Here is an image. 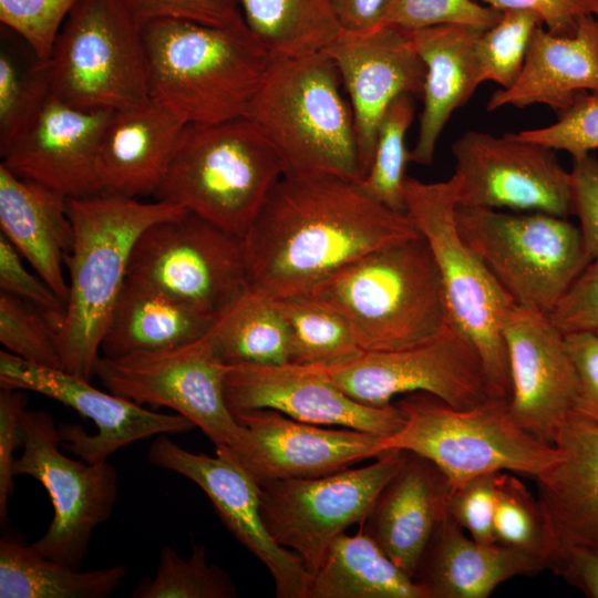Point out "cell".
Instances as JSON below:
<instances>
[{"instance_id":"cell-2","label":"cell","mask_w":598,"mask_h":598,"mask_svg":"<svg viewBox=\"0 0 598 598\" xmlns=\"http://www.w3.org/2000/svg\"><path fill=\"white\" fill-rule=\"evenodd\" d=\"M68 212L74 239L65 257L69 293L58 346L63 370L90 381L137 238L154 223L187 209L97 194L68 198Z\"/></svg>"},{"instance_id":"cell-10","label":"cell","mask_w":598,"mask_h":598,"mask_svg":"<svg viewBox=\"0 0 598 598\" xmlns=\"http://www.w3.org/2000/svg\"><path fill=\"white\" fill-rule=\"evenodd\" d=\"M143 22L127 0H79L50 56L51 94L85 110H117L150 97Z\"/></svg>"},{"instance_id":"cell-39","label":"cell","mask_w":598,"mask_h":598,"mask_svg":"<svg viewBox=\"0 0 598 598\" xmlns=\"http://www.w3.org/2000/svg\"><path fill=\"white\" fill-rule=\"evenodd\" d=\"M414 105L411 95L396 97L385 111L377 133L373 158L360 188L375 202L392 210L405 213L404 182L410 152L405 134L412 123Z\"/></svg>"},{"instance_id":"cell-5","label":"cell","mask_w":598,"mask_h":598,"mask_svg":"<svg viewBox=\"0 0 598 598\" xmlns=\"http://www.w3.org/2000/svg\"><path fill=\"white\" fill-rule=\"evenodd\" d=\"M308 295L347 320L362 351L413 346L448 321L440 272L422 236L355 259Z\"/></svg>"},{"instance_id":"cell-47","label":"cell","mask_w":598,"mask_h":598,"mask_svg":"<svg viewBox=\"0 0 598 598\" xmlns=\"http://www.w3.org/2000/svg\"><path fill=\"white\" fill-rule=\"evenodd\" d=\"M142 21L179 19L198 23L230 27L245 22L239 0H127Z\"/></svg>"},{"instance_id":"cell-26","label":"cell","mask_w":598,"mask_h":598,"mask_svg":"<svg viewBox=\"0 0 598 598\" xmlns=\"http://www.w3.org/2000/svg\"><path fill=\"white\" fill-rule=\"evenodd\" d=\"M452 486L431 461L406 452L399 472L361 526L414 579L421 558L446 514Z\"/></svg>"},{"instance_id":"cell-1","label":"cell","mask_w":598,"mask_h":598,"mask_svg":"<svg viewBox=\"0 0 598 598\" xmlns=\"http://www.w3.org/2000/svg\"><path fill=\"white\" fill-rule=\"evenodd\" d=\"M406 215L331 175H282L243 237L248 287L270 299L308 295L355 259L419 237Z\"/></svg>"},{"instance_id":"cell-35","label":"cell","mask_w":598,"mask_h":598,"mask_svg":"<svg viewBox=\"0 0 598 598\" xmlns=\"http://www.w3.org/2000/svg\"><path fill=\"white\" fill-rule=\"evenodd\" d=\"M243 18L270 56L324 50L341 33L329 0H239Z\"/></svg>"},{"instance_id":"cell-36","label":"cell","mask_w":598,"mask_h":598,"mask_svg":"<svg viewBox=\"0 0 598 598\" xmlns=\"http://www.w3.org/2000/svg\"><path fill=\"white\" fill-rule=\"evenodd\" d=\"M51 95L50 61L4 28L0 44V155L22 135Z\"/></svg>"},{"instance_id":"cell-37","label":"cell","mask_w":598,"mask_h":598,"mask_svg":"<svg viewBox=\"0 0 598 598\" xmlns=\"http://www.w3.org/2000/svg\"><path fill=\"white\" fill-rule=\"evenodd\" d=\"M275 301L289 332V362L326 365L362 352L347 320L311 295Z\"/></svg>"},{"instance_id":"cell-7","label":"cell","mask_w":598,"mask_h":598,"mask_svg":"<svg viewBox=\"0 0 598 598\" xmlns=\"http://www.w3.org/2000/svg\"><path fill=\"white\" fill-rule=\"evenodd\" d=\"M404 416L400 431L384 437L381 453L399 450L435 464L452 488L484 474L515 472L534 478L558 457L513 419L509 401L491 398L473 408H454L426 392L394 402Z\"/></svg>"},{"instance_id":"cell-28","label":"cell","mask_w":598,"mask_h":598,"mask_svg":"<svg viewBox=\"0 0 598 598\" xmlns=\"http://www.w3.org/2000/svg\"><path fill=\"white\" fill-rule=\"evenodd\" d=\"M485 28L442 24L410 32L415 51L426 68L417 141L410 161L433 162L436 142L453 112L467 103L483 83L476 41Z\"/></svg>"},{"instance_id":"cell-51","label":"cell","mask_w":598,"mask_h":598,"mask_svg":"<svg viewBox=\"0 0 598 598\" xmlns=\"http://www.w3.org/2000/svg\"><path fill=\"white\" fill-rule=\"evenodd\" d=\"M573 214L579 220L588 255L598 259V159L590 154L573 158Z\"/></svg>"},{"instance_id":"cell-45","label":"cell","mask_w":598,"mask_h":598,"mask_svg":"<svg viewBox=\"0 0 598 598\" xmlns=\"http://www.w3.org/2000/svg\"><path fill=\"white\" fill-rule=\"evenodd\" d=\"M79 0H0L1 24L21 37L43 60Z\"/></svg>"},{"instance_id":"cell-12","label":"cell","mask_w":598,"mask_h":598,"mask_svg":"<svg viewBox=\"0 0 598 598\" xmlns=\"http://www.w3.org/2000/svg\"><path fill=\"white\" fill-rule=\"evenodd\" d=\"M405 456L404 451L389 450L362 467L259 485L268 532L277 544L299 555L312 575L337 536L365 523Z\"/></svg>"},{"instance_id":"cell-13","label":"cell","mask_w":598,"mask_h":598,"mask_svg":"<svg viewBox=\"0 0 598 598\" xmlns=\"http://www.w3.org/2000/svg\"><path fill=\"white\" fill-rule=\"evenodd\" d=\"M21 425L22 453L14 460V475H29L42 484L54 514L31 546L47 558L80 569L93 532L112 516L117 471L107 461L89 463L63 454L59 426L45 411L25 409Z\"/></svg>"},{"instance_id":"cell-50","label":"cell","mask_w":598,"mask_h":598,"mask_svg":"<svg viewBox=\"0 0 598 598\" xmlns=\"http://www.w3.org/2000/svg\"><path fill=\"white\" fill-rule=\"evenodd\" d=\"M22 390H0V518L8 517V501L14 489V452L22 444V414L27 409Z\"/></svg>"},{"instance_id":"cell-4","label":"cell","mask_w":598,"mask_h":598,"mask_svg":"<svg viewBox=\"0 0 598 598\" xmlns=\"http://www.w3.org/2000/svg\"><path fill=\"white\" fill-rule=\"evenodd\" d=\"M341 83L324 51L270 56L245 116L272 145L283 175L360 181L354 118Z\"/></svg>"},{"instance_id":"cell-9","label":"cell","mask_w":598,"mask_h":598,"mask_svg":"<svg viewBox=\"0 0 598 598\" xmlns=\"http://www.w3.org/2000/svg\"><path fill=\"white\" fill-rule=\"evenodd\" d=\"M461 237L519 307L548 315L591 261L579 226L546 213L457 206Z\"/></svg>"},{"instance_id":"cell-43","label":"cell","mask_w":598,"mask_h":598,"mask_svg":"<svg viewBox=\"0 0 598 598\" xmlns=\"http://www.w3.org/2000/svg\"><path fill=\"white\" fill-rule=\"evenodd\" d=\"M502 13L474 0H388L377 28L412 32L442 24H470L486 29Z\"/></svg>"},{"instance_id":"cell-25","label":"cell","mask_w":598,"mask_h":598,"mask_svg":"<svg viewBox=\"0 0 598 598\" xmlns=\"http://www.w3.org/2000/svg\"><path fill=\"white\" fill-rule=\"evenodd\" d=\"M553 445L558 457L534 480L560 555L568 549L598 553V424L574 411Z\"/></svg>"},{"instance_id":"cell-6","label":"cell","mask_w":598,"mask_h":598,"mask_svg":"<svg viewBox=\"0 0 598 598\" xmlns=\"http://www.w3.org/2000/svg\"><path fill=\"white\" fill-rule=\"evenodd\" d=\"M282 175L276 151L250 118L186 124L154 197L243 238Z\"/></svg>"},{"instance_id":"cell-8","label":"cell","mask_w":598,"mask_h":598,"mask_svg":"<svg viewBox=\"0 0 598 598\" xmlns=\"http://www.w3.org/2000/svg\"><path fill=\"white\" fill-rule=\"evenodd\" d=\"M404 203L437 266L448 322L478 351L491 395L509 401L503 330L517 305L458 233L455 177L436 183L406 177Z\"/></svg>"},{"instance_id":"cell-18","label":"cell","mask_w":598,"mask_h":598,"mask_svg":"<svg viewBox=\"0 0 598 598\" xmlns=\"http://www.w3.org/2000/svg\"><path fill=\"white\" fill-rule=\"evenodd\" d=\"M215 455L190 452L167 434L157 435L147 451L154 466L175 472L197 484L218 517L271 574L276 597L308 598L311 574L296 553L280 546L268 532L260 512V487L228 447Z\"/></svg>"},{"instance_id":"cell-20","label":"cell","mask_w":598,"mask_h":598,"mask_svg":"<svg viewBox=\"0 0 598 598\" xmlns=\"http://www.w3.org/2000/svg\"><path fill=\"white\" fill-rule=\"evenodd\" d=\"M224 389L233 414L271 409L297 421L354 429L383 439L404 424L394 403L382 408L359 403L316 364L229 365Z\"/></svg>"},{"instance_id":"cell-16","label":"cell","mask_w":598,"mask_h":598,"mask_svg":"<svg viewBox=\"0 0 598 598\" xmlns=\"http://www.w3.org/2000/svg\"><path fill=\"white\" fill-rule=\"evenodd\" d=\"M457 206L573 214L571 176L554 150L470 131L452 145Z\"/></svg>"},{"instance_id":"cell-46","label":"cell","mask_w":598,"mask_h":598,"mask_svg":"<svg viewBox=\"0 0 598 598\" xmlns=\"http://www.w3.org/2000/svg\"><path fill=\"white\" fill-rule=\"evenodd\" d=\"M498 473V472H497ZM497 473L473 477L452 488L446 511L470 536L483 544H494L493 523L496 506Z\"/></svg>"},{"instance_id":"cell-31","label":"cell","mask_w":598,"mask_h":598,"mask_svg":"<svg viewBox=\"0 0 598 598\" xmlns=\"http://www.w3.org/2000/svg\"><path fill=\"white\" fill-rule=\"evenodd\" d=\"M214 320L158 288L126 278L101 351L115 358L183 347L206 336Z\"/></svg>"},{"instance_id":"cell-14","label":"cell","mask_w":598,"mask_h":598,"mask_svg":"<svg viewBox=\"0 0 598 598\" xmlns=\"http://www.w3.org/2000/svg\"><path fill=\"white\" fill-rule=\"evenodd\" d=\"M316 365L347 395L370 406H386L395 396L413 392L430 393L458 409L493 398L478 351L448 321L437 333L413 346L362 351Z\"/></svg>"},{"instance_id":"cell-29","label":"cell","mask_w":598,"mask_h":598,"mask_svg":"<svg viewBox=\"0 0 598 598\" xmlns=\"http://www.w3.org/2000/svg\"><path fill=\"white\" fill-rule=\"evenodd\" d=\"M0 226L1 234L65 305L69 283L63 264L74 239L68 198L0 164Z\"/></svg>"},{"instance_id":"cell-40","label":"cell","mask_w":598,"mask_h":598,"mask_svg":"<svg viewBox=\"0 0 598 598\" xmlns=\"http://www.w3.org/2000/svg\"><path fill=\"white\" fill-rule=\"evenodd\" d=\"M237 588L228 573L209 564L204 545H194L185 559L164 546L159 551L156 574L143 578L130 598H235Z\"/></svg>"},{"instance_id":"cell-23","label":"cell","mask_w":598,"mask_h":598,"mask_svg":"<svg viewBox=\"0 0 598 598\" xmlns=\"http://www.w3.org/2000/svg\"><path fill=\"white\" fill-rule=\"evenodd\" d=\"M113 111L80 109L51 94L1 164L66 198L97 195L99 151Z\"/></svg>"},{"instance_id":"cell-52","label":"cell","mask_w":598,"mask_h":598,"mask_svg":"<svg viewBox=\"0 0 598 598\" xmlns=\"http://www.w3.org/2000/svg\"><path fill=\"white\" fill-rule=\"evenodd\" d=\"M497 10H525L538 14L547 30L571 34L586 16L598 17V0H474Z\"/></svg>"},{"instance_id":"cell-22","label":"cell","mask_w":598,"mask_h":598,"mask_svg":"<svg viewBox=\"0 0 598 598\" xmlns=\"http://www.w3.org/2000/svg\"><path fill=\"white\" fill-rule=\"evenodd\" d=\"M322 51L336 63L350 95L361 181L370 168L385 111L403 94L422 96L426 68L410 32L392 27L365 33L341 31Z\"/></svg>"},{"instance_id":"cell-21","label":"cell","mask_w":598,"mask_h":598,"mask_svg":"<svg viewBox=\"0 0 598 598\" xmlns=\"http://www.w3.org/2000/svg\"><path fill=\"white\" fill-rule=\"evenodd\" d=\"M234 415L243 436L238 446L229 450L258 485L329 475L381 454L383 437L368 432L324 429L271 409Z\"/></svg>"},{"instance_id":"cell-15","label":"cell","mask_w":598,"mask_h":598,"mask_svg":"<svg viewBox=\"0 0 598 598\" xmlns=\"http://www.w3.org/2000/svg\"><path fill=\"white\" fill-rule=\"evenodd\" d=\"M228 368L204 336L168 350L115 358L100 355L94 374L116 395L142 405L165 406L187 417L215 448L235 450L243 427L225 398Z\"/></svg>"},{"instance_id":"cell-41","label":"cell","mask_w":598,"mask_h":598,"mask_svg":"<svg viewBox=\"0 0 598 598\" xmlns=\"http://www.w3.org/2000/svg\"><path fill=\"white\" fill-rule=\"evenodd\" d=\"M544 24L540 17L525 10H504L498 21L484 29L476 41L482 81L508 89L518 80L534 30Z\"/></svg>"},{"instance_id":"cell-33","label":"cell","mask_w":598,"mask_h":598,"mask_svg":"<svg viewBox=\"0 0 598 598\" xmlns=\"http://www.w3.org/2000/svg\"><path fill=\"white\" fill-rule=\"evenodd\" d=\"M126 573L123 564L81 571L14 537L0 539V598H106Z\"/></svg>"},{"instance_id":"cell-38","label":"cell","mask_w":598,"mask_h":598,"mask_svg":"<svg viewBox=\"0 0 598 598\" xmlns=\"http://www.w3.org/2000/svg\"><path fill=\"white\" fill-rule=\"evenodd\" d=\"M493 533L496 544L532 557L544 569L559 558V543L542 502L509 472L497 473Z\"/></svg>"},{"instance_id":"cell-49","label":"cell","mask_w":598,"mask_h":598,"mask_svg":"<svg viewBox=\"0 0 598 598\" xmlns=\"http://www.w3.org/2000/svg\"><path fill=\"white\" fill-rule=\"evenodd\" d=\"M564 333L598 332V259H592L548 313Z\"/></svg>"},{"instance_id":"cell-56","label":"cell","mask_w":598,"mask_h":598,"mask_svg":"<svg viewBox=\"0 0 598 598\" xmlns=\"http://www.w3.org/2000/svg\"><path fill=\"white\" fill-rule=\"evenodd\" d=\"M595 333H597V334H598V332H595Z\"/></svg>"},{"instance_id":"cell-57","label":"cell","mask_w":598,"mask_h":598,"mask_svg":"<svg viewBox=\"0 0 598 598\" xmlns=\"http://www.w3.org/2000/svg\"><path fill=\"white\" fill-rule=\"evenodd\" d=\"M598 18V17H597Z\"/></svg>"},{"instance_id":"cell-48","label":"cell","mask_w":598,"mask_h":598,"mask_svg":"<svg viewBox=\"0 0 598 598\" xmlns=\"http://www.w3.org/2000/svg\"><path fill=\"white\" fill-rule=\"evenodd\" d=\"M22 256L10 240L0 235V291L27 300L49 313L59 329L65 311L64 302L40 277L29 272ZM59 331V330H58Z\"/></svg>"},{"instance_id":"cell-3","label":"cell","mask_w":598,"mask_h":598,"mask_svg":"<svg viewBox=\"0 0 598 598\" xmlns=\"http://www.w3.org/2000/svg\"><path fill=\"white\" fill-rule=\"evenodd\" d=\"M142 31L152 99L185 124L245 116L270 60L246 22L154 19Z\"/></svg>"},{"instance_id":"cell-54","label":"cell","mask_w":598,"mask_h":598,"mask_svg":"<svg viewBox=\"0 0 598 598\" xmlns=\"http://www.w3.org/2000/svg\"><path fill=\"white\" fill-rule=\"evenodd\" d=\"M551 569L588 597L598 598V553L585 549L565 550Z\"/></svg>"},{"instance_id":"cell-11","label":"cell","mask_w":598,"mask_h":598,"mask_svg":"<svg viewBox=\"0 0 598 598\" xmlns=\"http://www.w3.org/2000/svg\"><path fill=\"white\" fill-rule=\"evenodd\" d=\"M126 278L216 319L248 288L244 240L187 210L141 234Z\"/></svg>"},{"instance_id":"cell-53","label":"cell","mask_w":598,"mask_h":598,"mask_svg":"<svg viewBox=\"0 0 598 598\" xmlns=\"http://www.w3.org/2000/svg\"><path fill=\"white\" fill-rule=\"evenodd\" d=\"M565 338L580 382L576 411L598 424V334L575 332Z\"/></svg>"},{"instance_id":"cell-42","label":"cell","mask_w":598,"mask_h":598,"mask_svg":"<svg viewBox=\"0 0 598 598\" xmlns=\"http://www.w3.org/2000/svg\"><path fill=\"white\" fill-rule=\"evenodd\" d=\"M59 323L44 310L0 291V342L29 362L63 369L58 346Z\"/></svg>"},{"instance_id":"cell-30","label":"cell","mask_w":598,"mask_h":598,"mask_svg":"<svg viewBox=\"0 0 598 598\" xmlns=\"http://www.w3.org/2000/svg\"><path fill=\"white\" fill-rule=\"evenodd\" d=\"M543 569L523 553L466 536L446 511L421 558L414 580L426 598H487L502 582L517 576H533Z\"/></svg>"},{"instance_id":"cell-55","label":"cell","mask_w":598,"mask_h":598,"mask_svg":"<svg viewBox=\"0 0 598 598\" xmlns=\"http://www.w3.org/2000/svg\"><path fill=\"white\" fill-rule=\"evenodd\" d=\"M388 0H329L342 31L365 33L377 28Z\"/></svg>"},{"instance_id":"cell-17","label":"cell","mask_w":598,"mask_h":598,"mask_svg":"<svg viewBox=\"0 0 598 598\" xmlns=\"http://www.w3.org/2000/svg\"><path fill=\"white\" fill-rule=\"evenodd\" d=\"M0 386L32 391L72 408L94 422L97 431L89 434L79 424H62V446L89 463L107 461L117 450L136 441L161 434H186L196 426L187 417L165 414L112 392H103L90 381L63 369L23 360L0 352Z\"/></svg>"},{"instance_id":"cell-27","label":"cell","mask_w":598,"mask_h":598,"mask_svg":"<svg viewBox=\"0 0 598 598\" xmlns=\"http://www.w3.org/2000/svg\"><path fill=\"white\" fill-rule=\"evenodd\" d=\"M582 92H598L596 16L584 17L571 34H555L538 25L518 80L508 89L496 90L486 110L544 104L559 113Z\"/></svg>"},{"instance_id":"cell-44","label":"cell","mask_w":598,"mask_h":598,"mask_svg":"<svg viewBox=\"0 0 598 598\" xmlns=\"http://www.w3.org/2000/svg\"><path fill=\"white\" fill-rule=\"evenodd\" d=\"M516 138L568 152L573 158L598 150V92L579 93L548 126L513 133Z\"/></svg>"},{"instance_id":"cell-19","label":"cell","mask_w":598,"mask_h":598,"mask_svg":"<svg viewBox=\"0 0 598 598\" xmlns=\"http://www.w3.org/2000/svg\"><path fill=\"white\" fill-rule=\"evenodd\" d=\"M512 393L509 411L547 444L577 410L580 382L565 334L548 315L516 306L503 330Z\"/></svg>"},{"instance_id":"cell-24","label":"cell","mask_w":598,"mask_h":598,"mask_svg":"<svg viewBox=\"0 0 598 598\" xmlns=\"http://www.w3.org/2000/svg\"><path fill=\"white\" fill-rule=\"evenodd\" d=\"M185 125L151 96L114 110L99 151L100 194L130 198L154 196Z\"/></svg>"},{"instance_id":"cell-32","label":"cell","mask_w":598,"mask_h":598,"mask_svg":"<svg viewBox=\"0 0 598 598\" xmlns=\"http://www.w3.org/2000/svg\"><path fill=\"white\" fill-rule=\"evenodd\" d=\"M308 598H426L422 587L403 571L361 529L340 534L311 575Z\"/></svg>"},{"instance_id":"cell-34","label":"cell","mask_w":598,"mask_h":598,"mask_svg":"<svg viewBox=\"0 0 598 598\" xmlns=\"http://www.w3.org/2000/svg\"><path fill=\"white\" fill-rule=\"evenodd\" d=\"M226 364L278 365L290 360L289 332L274 299L249 287L205 336Z\"/></svg>"}]
</instances>
